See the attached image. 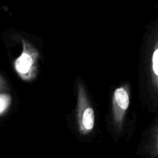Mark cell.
<instances>
[{"mask_svg": "<svg viewBox=\"0 0 158 158\" xmlns=\"http://www.w3.org/2000/svg\"><path fill=\"white\" fill-rule=\"evenodd\" d=\"M94 112L90 107L86 108L83 114L82 117L81 129H84L83 133L89 131L94 128Z\"/></svg>", "mask_w": 158, "mask_h": 158, "instance_id": "obj_3", "label": "cell"}, {"mask_svg": "<svg viewBox=\"0 0 158 158\" xmlns=\"http://www.w3.org/2000/svg\"><path fill=\"white\" fill-rule=\"evenodd\" d=\"M152 69L155 76L158 75V49L154 50L152 57Z\"/></svg>", "mask_w": 158, "mask_h": 158, "instance_id": "obj_4", "label": "cell"}, {"mask_svg": "<svg viewBox=\"0 0 158 158\" xmlns=\"http://www.w3.org/2000/svg\"><path fill=\"white\" fill-rule=\"evenodd\" d=\"M129 95L126 89L123 87L116 89L114 94V107L116 117H120V120L129 106Z\"/></svg>", "mask_w": 158, "mask_h": 158, "instance_id": "obj_2", "label": "cell"}, {"mask_svg": "<svg viewBox=\"0 0 158 158\" xmlns=\"http://www.w3.org/2000/svg\"><path fill=\"white\" fill-rule=\"evenodd\" d=\"M15 69L22 77L28 79L35 70V56L25 51L16 60L15 63Z\"/></svg>", "mask_w": 158, "mask_h": 158, "instance_id": "obj_1", "label": "cell"}, {"mask_svg": "<svg viewBox=\"0 0 158 158\" xmlns=\"http://www.w3.org/2000/svg\"><path fill=\"white\" fill-rule=\"evenodd\" d=\"M8 103H9V101H8V99L6 97H4V96L0 97V113L2 112L6 109Z\"/></svg>", "mask_w": 158, "mask_h": 158, "instance_id": "obj_5", "label": "cell"}]
</instances>
